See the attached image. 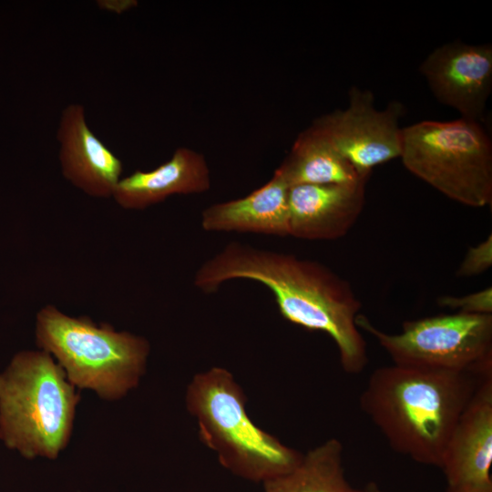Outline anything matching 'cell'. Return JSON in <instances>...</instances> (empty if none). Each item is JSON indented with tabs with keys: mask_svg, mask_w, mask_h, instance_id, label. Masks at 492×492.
Segmentation results:
<instances>
[{
	"mask_svg": "<svg viewBox=\"0 0 492 492\" xmlns=\"http://www.w3.org/2000/svg\"><path fill=\"white\" fill-rule=\"evenodd\" d=\"M236 279L267 287L287 321L328 334L344 372L359 374L365 368L366 343L356 324L362 303L351 284L328 267L293 254L231 242L202 263L193 282L211 293Z\"/></svg>",
	"mask_w": 492,
	"mask_h": 492,
	"instance_id": "cell-1",
	"label": "cell"
},
{
	"mask_svg": "<svg viewBox=\"0 0 492 492\" xmlns=\"http://www.w3.org/2000/svg\"><path fill=\"white\" fill-rule=\"evenodd\" d=\"M482 379L462 372L384 366L371 374L360 406L393 450L440 467L456 423Z\"/></svg>",
	"mask_w": 492,
	"mask_h": 492,
	"instance_id": "cell-2",
	"label": "cell"
},
{
	"mask_svg": "<svg viewBox=\"0 0 492 492\" xmlns=\"http://www.w3.org/2000/svg\"><path fill=\"white\" fill-rule=\"evenodd\" d=\"M79 395L43 351H21L0 374V439L26 458L55 459L67 445Z\"/></svg>",
	"mask_w": 492,
	"mask_h": 492,
	"instance_id": "cell-3",
	"label": "cell"
},
{
	"mask_svg": "<svg viewBox=\"0 0 492 492\" xmlns=\"http://www.w3.org/2000/svg\"><path fill=\"white\" fill-rule=\"evenodd\" d=\"M186 407L197 420L201 442L233 474L266 481L291 471L302 455L265 432L250 418L246 396L232 374L212 367L188 384Z\"/></svg>",
	"mask_w": 492,
	"mask_h": 492,
	"instance_id": "cell-4",
	"label": "cell"
},
{
	"mask_svg": "<svg viewBox=\"0 0 492 492\" xmlns=\"http://www.w3.org/2000/svg\"><path fill=\"white\" fill-rule=\"evenodd\" d=\"M36 341L75 387L92 389L107 400L118 399L138 385L150 351L140 335L67 315L52 304L36 314Z\"/></svg>",
	"mask_w": 492,
	"mask_h": 492,
	"instance_id": "cell-5",
	"label": "cell"
},
{
	"mask_svg": "<svg viewBox=\"0 0 492 492\" xmlns=\"http://www.w3.org/2000/svg\"><path fill=\"white\" fill-rule=\"evenodd\" d=\"M405 169L449 199L473 208L492 202V143L480 122L424 120L402 128Z\"/></svg>",
	"mask_w": 492,
	"mask_h": 492,
	"instance_id": "cell-6",
	"label": "cell"
},
{
	"mask_svg": "<svg viewBox=\"0 0 492 492\" xmlns=\"http://www.w3.org/2000/svg\"><path fill=\"white\" fill-rule=\"evenodd\" d=\"M356 324L376 339L395 365L492 376V314L456 313L406 321L394 334L363 314Z\"/></svg>",
	"mask_w": 492,
	"mask_h": 492,
	"instance_id": "cell-7",
	"label": "cell"
},
{
	"mask_svg": "<svg viewBox=\"0 0 492 492\" xmlns=\"http://www.w3.org/2000/svg\"><path fill=\"white\" fill-rule=\"evenodd\" d=\"M344 109L323 115L313 122L351 163L360 177L368 179L373 169L395 158L402 150L399 119L405 107L391 101L383 110L374 107L371 90L353 86Z\"/></svg>",
	"mask_w": 492,
	"mask_h": 492,
	"instance_id": "cell-8",
	"label": "cell"
},
{
	"mask_svg": "<svg viewBox=\"0 0 492 492\" xmlns=\"http://www.w3.org/2000/svg\"><path fill=\"white\" fill-rule=\"evenodd\" d=\"M419 71L431 92L461 118L480 122L492 89V46L466 45L459 40L434 49Z\"/></svg>",
	"mask_w": 492,
	"mask_h": 492,
	"instance_id": "cell-9",
	"label": "cell"
},
{
	"mask_svg": "<svg viewBox=\"0 0 492 492\" xmlns=\"http://www.w3.org/2000/svg\"><path fill=\"white\" fill-rule=\"evenodd\" d=\"M56 138L64 178L90 197L112 198L123 163L91 130L82 105L72 103L63 109Z\"/></svg>",
	"mask_w": 492,
	"mask_h": 492,
	"instance_id": "cell-10",
	"label": "cell"
},
{
	"mask_svg": "<svg viewBox=\"0 0 492 492\" xmlns=\"http://www.w3.org/2000/svg\"><path fill=\"white\" fill-rule=\"evenodd\" d=\"M492 376L482 379L461 414L441 466L448 491L492 487Z\"/></svg>",
	"mask_w": 492,
	"mask_h": 492,
	"instance_id": "cell-11",
	"label": "cell"
},
{
	"mask_svg": "<svg viewBox=\"0 0 492 492\" xmlns=\"http://www.w3.org/2000/svg\"><path fill=\"white\" fill-rule=\"evenodd\" d=\"M366 181L291 187L289 236L310 241L343 237L364 209Z\"/></svg>",
	"mask_w": 492,
	"mask_h": 492,
	"instance_id": "cell-12",
	"label": "cell"
},
{
	"mask_svg": "<svg viewBox=\"0 0 492 492\" xmlns=\"http://www.w3.org/2000/svg\"><path fill=\"white\" fill-rule=\"evenodd\" d=\"M210 188V172L202 154L178 148L154 169L135 170L122 178L112 199L125 210H144L173 195L203 193Z\"/></svg>",
	"mask_w": 492,
	"mask_h": 492,
	"instance_id": "cell-13",
	"label": "cell"
},
{
	"mask_svg": "<svg viewBox=\"0 0 492 492\" xmlns=\"http://www.w3.org/2000/svg\"><path fill=\"white\" fill-rule=\"evenodd\" d=\"M289 190L274 171L267 183L247 196L206 208L201 213V228L210 232L289 236Z\"/></svg>",
	"mask_w": 492,
	"mask_h": 492,
	"instance_id": "cell-14",
	"label": "cell"
},
{
	"mask_svg": "<svg viewBox=\"0 0 492 492\" xmlns=\"http://www.w3.org/2000/svg\"><path fill=\"white\" fill-rule=\"evenodd\" d=\"M275 172L290 188L306 184L352 183L366 179L358 175L351 163L313 124L299 134Z\"/></svg>",
	"mask_w": 492,
	"mask_h": 492,
	"instance_id": "cell-15",
	"label": "cell"
},
{
	"mask_svg": "<svg viewBox=\"0 0 492 492\" xmlns=\"http://www.w3.org/2000/svg\"><path fill=\"white\" fill-rule=\"evenodd\" d=\"M343 446L330 438L308 451L288 473L263 482L264 492H362L347 481Z\"/></svg>",
	"mask_w": 492,
	"mask_h": 492,
	"instance_id": "cell-16",
	"label": "cell"
},
{
	"mask_svg": "<svg viewBox=\"0 0 492 492\" xmlns=\"http://www.w3.org/2000/svg\"><path fill=\"white\" fill-rule=\"evenodd\" d=\"M438 304L443 307L457 310V313L468 314H492V288L464 296H442Z\"/></svg>",
	"mask_w": 492,
	"mask_h": 492,
	"instance_id": "cell-17",
	"label": "cell"
},
{
	"mask_svg": "<svg viewBox=\"0 0 492 492\" xmlns=\"http://www.w3.org/2000/svg\"><path fill=\"white\" fill-rule=\"evenodd\" d=\"M492 265V235L479 244L469 247L463 259L456 275L471 277L483 273Z\"/></svg>",
	"mask_w": 492,
	"mask_h": 492,
	"instance_id": "cell-18",
	"label": "cell"
},
{
	"mask_svg": "<svg viewBox=\"0 0 492 492\" xmlns=\"http://www.w3.org/2000/svg\"><path fill=\"white\" fill-rule=\"evenodd\" d=\"M101 2L105 4L99 3V5L103 6L104 8L107 7L111 12L117 13H122L129 7L134 6L136 4L135 1H109L112 4H109L108 1Z\"/></svg>",
	"mask_w": 492,
	"mask_h": 492,
	"instance_id": "cell-19",
	"label": "cell"
},
{
	"mask_svg": "<svg viewBox=\"0 0 492 492\" xmlns=\"http://www.w3.org/2000/svg\"><path fill=\"white\" fill-rule=\"evenodd\" d=\"M362 492H385L376 483L369 482L363 489Z\"/></svg>",
	"mask_w": 492,
	"mask_h": 492,
	"instance_id": "cell-20",
	"label": "cell"
},
{
	"mask_svg": "<svg viewBox=\"0 0 492 492\" xmlns=\"http://www.w3.org/2000/svg\"><path fill=\"white\" fill-rule=\"evenodd\" d=\"M447 492H492V487L470 488V489L455 490V491L447 490Z\"/></svg>",
	"mask_w": 492,
	"mask_h": 492,
	"instance_id": "cell-21",
	"label": "cell"
}]
</instances>
